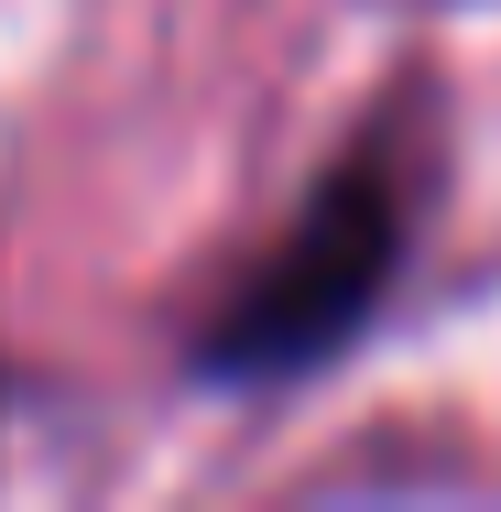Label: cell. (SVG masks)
Listing matches in <instances>:
<instances>
[{
	"label": "cell",
	"instance_id": "6da1fadb",
	"mask_svg": "<svg viewBox=\"0 0 501 512\" xmlns=\"http://www.w3.org/2000/svg\"><path fill=\"white\" fill-rule=\"evenodd\" d=\"M393 262H403V153L393 142H360L338 164V186L295 218V240L207 316L197 360L229 371V382H284L305 360L349 349V327L382 306Z\"/></svg>",
	"mask_w": 501,
	"mask_h": 512
}]
</instances>
